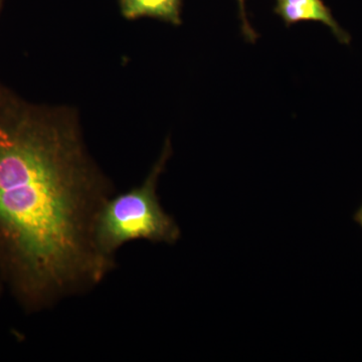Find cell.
<instances>
[{"mask_svg":"<svg viewBox=\"0 0 362 362\" xmlns=\"http://www.w3.org/2000/svg\"><path fill=\"white\" fill-rule=\"evenodd\" d=\"M183 0H120L121 13L128 20L152 18L181 25Z\"/></svg>","mask_w":362,"mask_h":362,"instance_id":"4","label":"cell"},{"mask_svg":"<svg viewBox=\"0 0 362 362\" xmlns=\"http://www.w3.org/2000/svg\"><path fill=\"white\" fill-rule=\"evenodd\" d=\"M1 292H2V286H1V283H0V295H1Z\"/></svg>","mask_w":362,"mask_h":362,"instance_id":"7","label":"cell"},{"mask_svg":"<svg viewBox=\"0 0 362 362\" xmlns=\"http://www.w3.org/2000/svg\"><path fill=\"white\" fill-rule=\"evenodd\" d=\"M170 156L168 140L158 160L139 187L112 194L100 207L93 235L95 246L104 258L115 261L116 252L135 240L175 245L180 239V226L164 211L157 195L159 176Z\"/></svg>","mask_w":362,"mask_h":362,"instance_id":"2","label":"cell"},{"mask_svg":"<svg viewBox=\"0 0 362 362\" xmlns=\"http://www.w3.org/2000/svg\"><path fill=\"white\" fill-rule=\"evenodd\" d=\"M112 194L77 117L0 83V281L23 310L85 294L111 273L93 230Z\"/></svg>","mask_w":362,"mask_h":362,"instance_id":"1","label":"cell"},{"mask_svg":"<svg viewBox=\"0 0 362 362\" xmlns=\"http://www.w3.org/2000/svg\"><path fill=\"white\" fill-rule=\"evenodd\" d=\"M354 221H356V223H358V225L362 228V206H361V209L356 211V214H354Z\"/></svg>","mask_w":362,"mask_h":362,"instance_id":"6","label":"cell"},{"mask_svg":"<svg viewBox=\"0 0 362 362\" xmlns=\"http://www.w3.org/2000/svg\"><path fill=\"white\" fill-rule=\"evenodd\" d=\"M0 6H1V0H0Z\"/></svg>","mask_w":362,"mask_h":362,"instance_id":"8","label":"cell"},{"mask_svg":"<svg viewBox=\"0 0 362 362\" xmlns=\"http://www.w3.org/2000/svg\"><path fill=\"white\" fill-rule=\"evenodd\" d=\"M239 4L240 18L242 21V33L245 39L250 42H256L258 39L259 35L256 30L252 28L251 23H250L249 18H247L246 11V0H237Z\"/></svg>","mask_w":362,"mask_h":362,"instance_id":"5","label":"cell"},{"mask_svg":"<svg viewBox=\"0 0 362 362\" xmlns=\"http://www.w3.org/2000/svg\"><path fill=\"white\" fill-rule=\"evenodd\" d=\"M274 13L282 18L286 26L302 21H317L327 25L341 44L349 45L351 40L349 33L335 21L323 0H276Z\"/></svg>","mask_w":362,"mask_h":362,"instance_id":"3","label":"cell"}]
</instances>
